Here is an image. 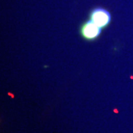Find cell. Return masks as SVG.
I'll use <instances>...</instances> for the list:
<instances>
[{
	"label": "cell",
	"mask_w": 133,
	"mask_h": 133,
	"mask_svg": "<svg viewBox=\"0 0 133 133\" xmlns=\"http://www.w3.org/2000/svg\"><path fill=\"white\" fill-rule=\"evenodd\" d=\"M90 17L91 21L101 29L107 26L111 19L109 12L101 8L94 9L91 12Z\"/></svg>",
	"instance_id": "1"
},
{
	"label": "cell",
	"mask_w": 133,
	"mask_h": 133,
	"mask_svg": "<svg viewBox=\"0 0 133 133\" xmlns=\"http://www.w3.org/2000/svg\"><path fill=\"white\" fill-rule=\"evenodd\" d=\"M101 28L98 26L91 21L86 22L81 27V33L82 36L88 40L96 39L101 32Z\"/></svg>",
	"instance_id": "2"
}]
</instances>
